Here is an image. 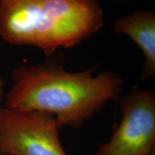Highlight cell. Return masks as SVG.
I'll use <instances>...</instances> for the list:
<instances>
[{"label": "cell", "instance_id": "6da1fadb", "mask_svg": "<svg viewBox=\"0 0 155 155\" xmlns=\"http://www.w3.org/2000/svg\"><path fill=\"white\" fill-rule=\"evenodd\" d=\"M96 70L68 72L55 60L17 68L11 73L5 107L48 113L61 128L80 129L122 92L121 75L104 71L94 76Z\"/></svg>", "mask_w": 155, "mask_h": 155}, {"label": "cell", "instance_id": "7a4b0ae2", "mask_svg": "<svg viewBox=\"0 0 155 155\" xmlns=\"http://www.w3.org/2000/svg\"><path fill=\"white\" fill-rule=\"evenodd\" d=\"M103 25L96 0H0V37L40 48L48 57L77 45Z\"/></svg>", "mask_w": 155, "mask_h": 155}, {"label": "cell", "instance_id": "3957f363", "mask_svg": "<svg viewBox=\"0 0 155 155\" xmlns=\"http://www.w3.org/2000/svg\"><path fill=\"white\" fill-rule=\"evenodd\" d=\"M61 127L52 114L0 108V152L8 155H68Z\"/></svg>", "mask_w": 155, "mask_h": 155}, {"label": "cell", "instance_id": "277c9868", "mask_svg": "<svg viewBox=\"0 0 155 155\" xmlns=\"http://www.w3.org/2000/svg\"><path fill=\"white\" fill-rule=\"evenodd\" d=\"M121 119L97 155H152L155 147V94L135 90L119 100Z\"/></svg>", "mask_w": 155, "mask_h": 155}, {"label": "cell", "instance_id": "5b68a950", "mask_svg": "<svg viewBox=\"0 0 155 155\" xmlns=\"http://www.w3.org/2000/svg\"><path fill=\"white\" fill-rule=\"evenodd\" d=\"M114 30L126 34L137 43L145 58L141 80L155 75V14L152 10H137L116 21Z\"/></svg>", "mask_w": 155, "mask_h": 155}, {"label": "cell", "instance_id": "8992f818", "mask_svg": "<svg viewBox=\"0 0 155 155\" xmlns=\"http://www.w3.org/2000/svg\"><path fill=\"white\" fill-rule=\"evenodd\" d=\"M5 81L2 77H0V102L2 100L4 96H5Z\"/></svg>", "mask_w": 155, "mask_h": 155}, {"label": "cell", "instance_id": "52a82bcc", "mask_svg": "<svg viewBox=\"0 0 155 155\" xmlns=\"http://www.w3.org/2000/svg\"><path fill=\"white\" fill-rule=\"evenodd\" d=\"M0 155H5V154H2V152H0Z\"/></svg>", "mask_w": 155, "mask_h": 155}]
</instances>
